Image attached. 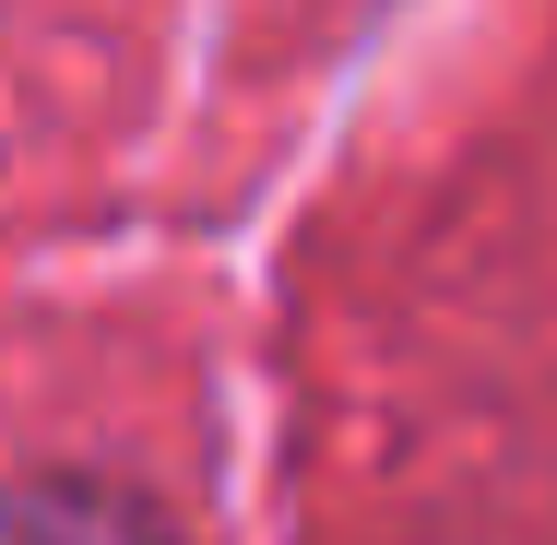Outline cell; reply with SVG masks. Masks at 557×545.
<instances>
[{
    "label": "cell",
    "mask_w": 557,
    "mask_h": 545,
    "mask_svg": "<svg viewBox=\"0 0 557 545\" xmlns=\"http://www.w3.org/2000/svg\"><path fill=\"white\" fill-rule=\"evenodd\" d=\"M0 545H178V522L108 474H24L0 486Z\"/></svg>",
    "instance_id": "obj_1"
}]
</instances>
